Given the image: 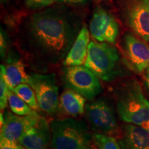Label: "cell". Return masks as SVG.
<instances>
[{"label": "cell", "mask_w": 149, "mask_h": 149, "mask_svg": "<svg viewBox=\"0 0 149 149\" xmlns=\"http://www.w3.org/2000/svg\"><path fill=\"white\" fill-rule=\"evenodd\" d=\"M89 30L93 40L110 44L116 42L120 33L117 20L110 13L102 8H97L93 13Z\"/></svg>", "instance_id": "10"}, {"label": "cell", "mask_w": 149, "mask_h": 149, "mask_svg": "<svg viewBox=\"0 0 149 149\" xmlns=\"http://www.w3.org/2000/svg\"><path fill=\"white\" fill-rule=\"evenodd\" d=\"M35 91L42 111L53 116L58 111L59 87L53 73L33 72L29 74L28 83Z\"/></svg>", "instance_id": "7"}, {"label": "cell", "mask_w": 149, "mask_h": 149, "mask_svg": "<svg viewBox=\"0 0 149 149\" xmlns=\"http://www.w3.org/2000/svg\"><path fill=\"white\" fill-rule=\"evenodd\" d=\"M40 117L37 111L26 116H19L12 111H5L3 113L4 123L1 126L0 139L18 141L29 128L36 124Z\"/></svg>", "instance_id": "11"}, {"label": "cell", "mask_w": 149, "mask_h": 149, "mask_svg": "<svg viewBox=\"0 0 149 149\" xmlns=\"http://www.w3.org/2000/svg\"><path fill=\"white\" fill-rule=\"evenodd\" d=\"M8 104L10 111L19 116H26L35 111L11 90L8 92Z\"/></svg>", "instance_id": "18"}, {"label": "cell", "mask_w": 149, "mask_h": 149, "mask_svg": "<svg viewBox=\"0 0 149 149\" xmlns=\"http://www.w3.org/2000/svg\"><path fill=\"white\" fill-rule=\"evenodd\" d=\"M117 113L123 122L141 126L149 121V101L137 79L124 81L115 89Z\"/></svg>", "instance_id": "2"}, {"label": "cell", "mask_w": 149, "mask_h": 149, "mask_svg": "<svg viewBox=\"0 0 149 149\" xmlns=\"http://www.w3.org/2000/svg\"></svg>", "instance_id": "29"}, {"label": "cell", "mask_w": 149, "mask_h": 149, "mask_svg": "<svg viewBox=\"0 0 149 149\" xmlns=\"http://www.w3.org/2000/svg\"><path fill=\"white\" fill-rule=\"evenodd\" d=\"M143 79H144L145 86L146 87V88L148 89V91L149 92V73H148V72H146V74H145L144 75V77H143Z\"/></svg>", "instance_id": "25"}, {"label": "cell", "mask_w": 149, "mask_h": 149, "mask_svg": "<svg viewBox=\"0 0 149 149\" xmlns=\"http://www.w3.org/2000/svg\"><path fill=\"white\" fill-rule=\"evenodd\" d=\"M121 49L124 62L137 73H142L149 65V46L140 37L132 33L123 37Z\"/></svg>", "instance_id": "8"}, {"label": "cell", "mask_w": 149, "mask_h": 149, "mask_svg": "<svg viewBox=\"0 0 149 149\" xmlns=\"http://www.w3.org/2000/svg\"><path fill=\"white\" fill-rule=\"evenodd\" d=\"M18 142L26 149H51V123L41 116L34 126L28 129Z\"/></svg>", "instance_id": "12"}, {"label": "cell", "mask_w": 149, "mask_h": 149, "mask_svg": "<svg viewBox=\"0 0 149 149\" xmlns=\"http://www.w3.org/2000/svg\"><path fill=\"white\" fill-rule=\"evenodd\" d=\"M9 90L10 89L6 83L3 76L0 74V108L1 111L4 110L8 105Z\"/></svg>", "instance_id": "20"}, {"label": "cell", "mask_w": 149, "mask_h": 149, "mask_svg": "<svg viewBox=\"0 0 149 149\" xmlns=\"http://www.w3.org/2000/svg\"><path fill=\"white\" fill-rule=\"evenodd\" d=\"M89 43L90 32L84 24L66 55L63 65L64 66H72L84 64L87 58Z\"/></svg>", "instance_id": "15"}, {"label": "cell", "mask_w": 149, "mask_h": 149, "mask_svg": "<svg viewBox=\"0 0 149 149\" xmlns=\"http://www.w3.org/2000/svg\"><path fill=\"white\" fill-rule=\"evenodd\" d=\"M141 126H142L143 128H146V130H149V121H148V122H146V123H144V124H143L142 125H141Z\"/></svg>", "instance_id": "26"}, {"label": "cell", "mask_w": 149, "mask_h": 149, "mask_svg": "<svg viewBox=\"0 0 149 149\" xmlns=\"http://www.w3.org/2000/svg\"><path fill=\"white\" fill-rule=\"evenodd\" d=\"M85 117L95 133L115 135L119 130L115 109L108 100L100 97L86 104Z\"/></svg>", "instance_id": "6"}, {"label": "cell", "mask_w": 149, "mask_h": 149, "mask_svg": "<svg viewBox=\"0 0 149 149\" xmlns=\"http://www.w3.org/2000/svg\"><path fill=\"white\" fill-rule=\"evenodd\" d=\"M86 100L79 93L66 88L59 96L58 110L66 116H80L85 113Z\"/></svg>", "instance_id": "16"}, {"label": "cell", "mask_w": 149, "mask_h": 149, "mask_svg": "<svg viewBox=\"0 0 149 149\" xmlns=\"http://www.w3.org/2000/svg\"><path fill=\"white\" fill-rule=\"evenodd\" d=\"M146 72H148V73H149V65H148V68H146Z\"/></svg>", "instance_id": "27"}, {"label": "cell", "mask_w": 149, "mask_h": 149, "mask_svg": "<svg viewBox=\"0 0 149 149\" xmlns=\"http://www.w3.org/2000/svg\"><path fill=\"white\" fill-rule=\"evenodd\" d=\"M12 91L20 97L31 109L35 111L40 110L35 91L29 84H21L15 87Z\"/></svg>", "instance_id": "17"}, {"label": "cell", "mask_w": 149, "mask_h": 149, "mask_svg": "<svg viewBox=\"0 0 149 149\" xmlns=\"http://www.w3.org/2000/svg\"><path fill=\"white\" fill-rule=\"evenodd\" d=\"M79 27L54 10L33 15L22 28L20 45L29 63L38 72L64 62L79 34Z\"/></svg>", "instance_id": "1"}, {"label": "cell", "mask_w": 149, "mask_h": 149, "mask_svg": "<svg viewBox=\"0 0 149 149\" xmlns=\"http://www.w3.org/2000/svg\"><path fill=\"white\" fill-rule=\"evenodd\" d=\"M0 149H26L18 141H13L1 139L0 140Z\"/></svg>", "instance_id": "23"}, {"label": "cell", "mask_w": 149, "mask_h": 149, "mask_svg": "<svg viewBox=\"0 0 149 149\" xmlns=\"http://www.w3.org/2000/svg\"><path fill=\"white\" fill-rule=\"evenodd\" d=\"M61 80L65 88L79 93L90 101L103 90L97 76L82 65L65 66L61 72Z\"/></svg>", "instance_id": "5"}, {"label": "cell", "mask_w": 149, "mask_h": 149, "mask_svg": "<svg viewBox=\"0 0 149 149\" xmlns=\"http://www.w3.org/2000/svg\"><path fill=\"white\" fill-rule=\"evenodd\" d=\"M93 141L97 149H122L119 141L112 135L95 133Z\"/></svg>", "instance_id": "19"}, {"label": "cell", "mask_w": 149, "mask_h": 149, "mask_svg": "<svg viewBox=\"0 0 149 149\" xmlns=\"http://www.w3.org/2000/svg\"><path fill=\"white\" fill-rule=\"evenodd\" d=\"M118 141L122 149H149V130L127 123L122 126Z\"/></svg>", "instance_id": "13"}, {"label": "cell", "mask_w": 149, "mask_h": 149, "mask_svg": "<svg viewBox=\"0 0 149 149\" xmlns=\"http://www.w3.org/2000/svg\"><path fill=\"white\" fill-rule=\"evenodd\" d=\"M8 46V38H7L6 35L3 29H1V34H0V53H1V59H4L6 57Z\"/></svg>", "instance_id": "22"}, {"label": "cell", "mask_w": 149, "mask_h": 149, "mask_svg": "<svg viewBox=\"0 0 149 149\" xmlns=\"http://www.w3.org/2000/svg\"><path fill=\"white\" fill-rule=\"evenodd\" d=\"M57 1H59V2L62 3H84L86 2L87 0H57Z\"/></svg>", "instance_id": "24"}, {"label": "cell", "mask_w": 149, "mask_h": 149, "mask_svg": "<svg viewBox=\"0 0 149 149\" xmlns=\"http://www.w3.org/2000/svg\"><path fill=\"white\" fill-rule=\"evenodd\" d=\"M0 74L3 76L6 83L12 91L17 86L28 83L29 74L26 72L23 61L13 55L7 57L5 64L1 65Z\"/></svg>", "instance_id": "14"}, {"label": "cell", "mask_w": 149, "mask_h": 149, "mask_svg": "<svg viewBox=\"0 0 149 149\" xmlns=\"http://www.w3.org/2000/svg\"><path fill=\"white\" fill-rule=\"evenodd\" d=\"M89 149H93V148H89Z\"/></svg>", "instance_id": "28"}, {"label": "cell", "mask_w": 149, "mask_h": 149, "mask_svg": "<svg viewBox=\"0 0 149 149\" xmlns=\"http://www.w3.org/2000/svg\"><path fill=\"white\" fill-rule=\"evenodd\" d=\"M55 0H25V3L30 8H40L52 4Z\"/></svg>", "instance_id": "21"}, {"label": "cell", "mask_w": 149, "mask_h": 149, "mask_svg": "<svg viewBox=\"0 0 149 149\" xmlns=\"http://www.w3.org/2000/svg\"><path fill=\"white\" fill-rule=\"evenodd\" d=\"M84 66L106 82L114 81L122 74L120 54L110 43L90 42Z\"/></svg>", "instance_id": "4"}, {"label": "cell", "mask_w": 149, "mask_h": 149, "mask_svg": "<svg viewBox=\"0 0 149 149\" xmlns=\"http://www.w3.org/2000/svg\"><path fill=\"white\" fill-rule=\"evenodd\" d=\"M53 149L91 148L93 135L86 123L72 118L55 120L51 122Z\"/></svg>", "instance_id": "3"}, {"label": "cell", "mask_w": 149, "mask_h": 149, "mask_svg": "<svg viewBox=\"0 0 149 149\" xmlns=\"http://www.w3.org/2000/svg\"><path fill=\"white\" fill-rule=\"evenodd\" d=\"M122 12L133 32L149 42V0H126Z\"/></svg>", "instance_id": "9"}]
</instances>
